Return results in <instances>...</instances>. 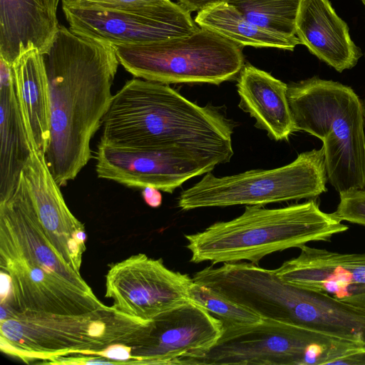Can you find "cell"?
Segmentation results:
<instances>
[{"label": "cell", "instance_id": "1", "mask_svg": "<svg viewBox=\"0 0 365 365\" xmlns=\"http://www.w3.org/2000/svg\"><path fill=\"white\" fill-rule=\"evenodd\" d=\"M43 55L51 106L45 158L61 187L74 180L91 158V141L111 103L120 63L111 44L61 24Z\"/></svg>", "mask_w": 365, "mask_h": 365}, {"label": "cell", "instance_id": "2", "mask_svg": "<svg viewBox=\"0 0 365 365\" xmlns=\"http://www.w3.org/2000/svg\"><path fill=\"white\" fill-rule=\"evenodd\" d=\"M101 126L100 142L110 145L233 155L230 119L159 82L126 81L113 96Z\"/></svg>", "mask_w": 365, "mask_h": 365}, {"label": "cell", "instance_id": "3", "mask_svg": "<svg viewBox=\"0 0 365 365\" xmlns=\"http://www.w3.org/2000/svg\"><path fill=\"white\" fill-rule=\"evenodd\" d=\"M348 229L333 212L322 211L312 198L274 209L247 205L240 216L185 237L193 263L208 261L214 265L247 260L258 265L269 254L329 241Z\"/></svg>", "mask_w": 365, "mask_h": 365}, {"label": "cell", "instance_id": "4", "mask_svg": "<svg viewBox=\"0 0 365 365\" xmlns=\"http://www.w3.org/2000/svg\"><path fill=\"white\" fill-rule=\"evenodd\" d=\"M149 322L112 306L84 314H59L19 312L1 304L0 349L27 364L41 360L46 364L61 356H96L114 344L133 347Z\"/></svg>", "mask_w": 365, "mask_h": 365}, {"label": "cell", "instance_id": "5", "mask_svg": "<svg viewBox=\"0 0 365 365\" xmlns=\"http://www.w3.org/2000/svg\"><path fill=\"white\" fill-rule=\"evenodd\" d=\"M297 131L323 143L328 181L339 193L365 189V133L362 101L349 86L317 76L288 85Z\"/></svg>", "mask_w": 365, "mask_h": 365}, {"label": "cell", "instance_id": "6", "mask_svg": "<svg viewBox=\"0 0 365 365\" xmlns=\"http://www.w3.org/2000/svg\"><path fill=\"white\" fill-rule=\"evenodd\" d=\"M365 342L307 326L264 319L223 329L216 344L195 365H351Z\"/></svg>", "mask_w": 365, "mask_h": 365}, {"label": "cell", "instance_id": "7", "mask_svg": "<svg viewBox=\"0 0 365 365\" xmlns=\"http://www.w3.org/2000/svg\"><path fill=\"white\" fill-rule=\"evenodd\" d=\"M113 46L119 63L134 77L165 84L219 85L244 66L241 46L201 27L185 36Z\"/></svg>", "mask_w": 365, "mask_h": 365}, {"label": "cell", "instance_id": "8", "mask_svg": "<svg viewBox=\"0 0 365 365\" xmlns=\"http://www.w3.org/2000/svg\"><path fill=\"white\" fill-rule=\"evenodd\" d=\"M327 180L322 147L302 153L292 163L271 170H251L221 178L209 172L180 194L178 205L187 211L312 199L327 191Z\"/></svg>", "mask_w": 365, "mask_h": 365}, {"label": "cell", "instance_id": "9", "mask_svg": "<svg viewBox=\"0 0 365 365\" xmlns=\"http://www.w3.org/2000/svg\"><path fill=\"white\" fill-rule=\"evenodd\" d=\"M61 4L72 32L112 46L185 36L200 28L190 11L171 1L138 9L103 6L83 0H62Z\"/></svg>", "mask_w": 365, "mask_h": 365}, {"label": "cell", "instance_id": "10", "mask_svg": "<svg viewBox=\"0 0 365 365\" xmlns=\"http://www.w3.org/2000/svg\"><path fill=\"white\" fill-rule=\"evenodd\" d=\"M96 170L99 178L128 187H155L172 193L185 181L211 172L231 158L178 150L135 148L99 142Z\"/></svg>", "mask_w": 365, "mask_h": 365}, {"label": "cell", "instance_id": "11", "mask_svg": "<svg viewBox=\"0 0 365 365\" xmlns=\"http://www.w3.org/2000/svg\"><path fill=\"white\" fill-rule=\"evenodd\" d=\"M193 282L187 274L168 268L162 259L139 253L110 267L105 297L117 311L150 321L190 301Z\"/></svg>", "mask_w": 365, "mask_h": 365}, {"label": "cell", "instance_id": "12", "mask_svg": "<svg viewBox=\"0 0 365 365\" xmlns=\"http://www.w3.org/2000/svg\"><path fill=\"white\" fill-rule=\"evenodd\" d=\"M223 329L220 319L190 300L149 322L132 348L130 364L195 365Z\"/></svg>", "mask_w": 365, "mask_h": 365}, {"label": "cell", "instance_id": "13", "mask_svg": "<svg viewBox=\"0 0 365 365\" xmlns=\"http://www.w3.org/2000/svg\"><path fill=\"white\" fill-rule=\"evenodd\" d=\"M0 267L11 286L9 299L1 304L16 311L77 314L108 307L60 274L1 250Z\"/></svg>", "mask_w": 365, "mask_h": 365}, {"label": "cell", "instance_id": "14", "mask_svg": "<svg viewBox=\"0 0 365 365\" xmlns=\"http://www.w3.org/2000/svg\"><path fill=\"white\" fill-rule=\"evenodd\" d=\"M0 250L54 272L93 293L81 273L65 262L46 236L23 173L14 192L0 201Z\"/></svg>", "mask_w": 365, "mask_h": 365}, {"label": "cell", "instance_id": "15", "mask_svg": "<svg viewBox=\"0 0 365 365\" xmlns=\"http://www.w3.org/2000/svg\"><path fill=\"white\" fill-rule=\"evenodd\" d=\"M31 153L22 171L38 219L58 254L80 273L87 235L84 225L67 206L45 154L31 144Z\"/></svg>", "mask_w": 365, "mask_h": 365}, {"label": "cell", "instance_id": "16", "mask_svg": "<svg viewBox=\"0 0 365 365\" xmlns=\"http://www.w3.org/2000/svg\"><path fill=\"white\" fill-rule=\"evenodd\" d=\"M299 255L275 272L298 288L324 292L339 299L356 287L365 285V253H339L304 245Z\"/></svg>", "mask_w": 365, "mask_h": 365}, {"label": "cell", "instance_id": "17", "mask_svg": "<svg viewBox=\"0 0 365 365\" xmlns=\"http://www.w3.org/2000/svg\"><path fill=\"white\" fill-rule=\"evenodd\" d=\"M296 34L312 54L339 73L355 66L362 55L329 0H300Z\"/></svg>", "mask_w": 365, "mask_h": 365}, {"label": "cell", "instance_id": "18", "mask_svg": "<svg viewBox=\"0 0 365 365\" xmlns=\"http://www.w3.org/2000/svg\"><path fill=\"white\" fill-rule=\"evenodd\" d=\"M59 25L45 0H0V57L12 65L31 47L44 54Z\"/></svg>", "mask_w": 365, "mask_h": 365}, {"label": "cell", "instance_id": "19", "mask_svg": "<svg viewBox=\"0 0 365 365\" xmlns=\"http://www.w3.org/2000/svg\"><path fill=\"white\" fill-rule=\"evenodd\" d=\"M239 107L256 120L255 126L275 140H287L297 131L289 107L288 85L251 64L237 78Z\"/></svg>", "mask_w": 365, "mask_h": 365}, {"label": "cell", "instance_id": "20", "mask_svg": "<svg viewBox=\"0 0 365 365\" xmlns=\"http://www.w3.org/2000/svg\"><path fill=\"white\" fill-rule=\"evenodd\" d=\"M0 201L16 187L31 148L12 65L0 57Z\"/></svg>", "mask_w": 365, "mask_h": 365}, {"label": "cell", "instance_id": "21", "mask_svg": "<svg viewBox=\"0 0 365 365\" xmlns=\"http://www.w3.org/2000/svg\"><path fill=\"white\" fill-rule=\"evenodd\" d=\"M12 68L30 144L45 154L50 138L51 106L43 55L31 47L21 52Z\"/></svg>", "mask_w": 365, "mask_h": 365}, {"label": "cell", "instance_id": "22", "mask_svg": "<svg viewBox=\"0 0 365 365\" xmlns=\"http://www.w3.org/2000/svg\"><path fill=\"white\" fill-rule=\"evenodd\" d=\"M195 21L198 26L216 32L241 46L293 51L297 45L302 44L297 36L289 37L277 34L250 22L226 1L200 10Z\"/></svg>", "mask_w": 365, "mask_h": 365}, {"label": "cell", "instance_id": "23", "mask_svg": "<svg viewBox=\"0 0 365 365\" xmlns=\"http://www.w3.org/2000/svg\"><path fill=\"white\" fill-rule=\"evenodd\" d=\"M248 21L273 33L297 36L300 0H227Z\"/></svg>", "mask_w": 365, "mask_h": 365}, {"label": "cell", "instance_id": "24", "mask_svg": "<svg viewBox=\"0 0 365 365\" xmlns=\"http://www.w3.org/2000/svg\"><path fill=\"white\" fill-rule=\"evenodd\" d=\"M190 298L220 319L224 328L251 325L263 319L252 309L195 282L190 290Z\"/></svg>", "mask_w": 365, "mask_h": 365}, {"label": "cell", "instance_id": "25", "mask_svg": "<svg viewBox=\"0 0 365 365\" xmlns=\"http://www.w3.org/2000/svg\"><path fill=\"white\" fill-rule=\"evenodd\" d=\"M339 199L334 215L341 221L365 226V189L339 192Z\"/></svg>", "mask_w": 365, "mask_h": 365}, {"label": "cell", "instance_id": "26", "mask_svg": "<svg viewBox=\"0 0 365 365\" xmlns=\"http://www.w3.org/2000/svg\"><path fill=\"white\" fill-rule=\"evenodd\" d=\"M89 3L110 7L138 9L165 4L170 0H83Z\"/></svg>", "mask_w": 365, "mask_h": 365}, {"label": "cell", "instance_id": "27", "mask_svg": "<svg viewBox=\"0 0 365 365\" xmlns=\"http://www.w3.org/2000/svg\"><path fill=\"white\" fill-rule=\"evenodd\" d=\"M143 197L145 203L151 207H158L162 204V194L160 190L153 187H146L142 191Z\"/></svg>", "mask_w": 365, "mask_h": 365}, {"label": "cell", "instance_id": "28", "mask_svg": "<svg viewBox=\"0 0 365 365\" xmlns=\"http://www.w3.org/2000/svg\"><path fill=\"white\" fill-rule=\"evenodd\" d=\"M178 4L188 11H199L210 5L226 1L227 0H178Z\"/></svg>", "mask_w": 365, "mask_h": 365}, {"label": "cell", "instance_id": "29", "mask_svg": "<svg viewBox=\"0 0 365 365\" xmlns=\"http://www.w3.org/2000/svg\"><path fill=\"white\" fill-rule=\"evenodd\" d=\"M341 300L365 308V285L352 288L350 295Z\"/></svg>", "mask_w": 365, "mask_h": 365}, {"label": "cell", "instance_id": "30", "mask_svg": "<svg viewBox=\"0 0 365 365\" xmlns=\"http://www.w3.org/2000/svg\"><path fill=\"white\" fill-rule=\"evenodd\" d=\"M45 1L53 11L57 13L59 0H45Z\"/></svg>", "mask_w": 365, "mask_h": 365}, {"label": "cell", "instance_id": "31", "mask_svg": "<svg viewBox=\"0 0 365 365\" xmlns=\"http://www.w3.org/2000/svg\"><path fill=\"white\" fill-rule=\"evenodd\" d=\"M362 106H363V112H364V125H365V98L362 101Z\"/></svg>", "mask_w": 365, "mask_h": 365}, {"label": "cell", "instance_id": "32", "mask_svg": "<svg viewBox=\"0 0 365 365\" xmlns=\"http://www.w3.org/2000/svg\"><path fill=\"white\" fill-rule=\"evenodd\" d=\"M362 1V3L364 4V5L365 6V0H361Z\"/></svg>", "mask_w": 365, "mask_h": 365}]
</instances>
